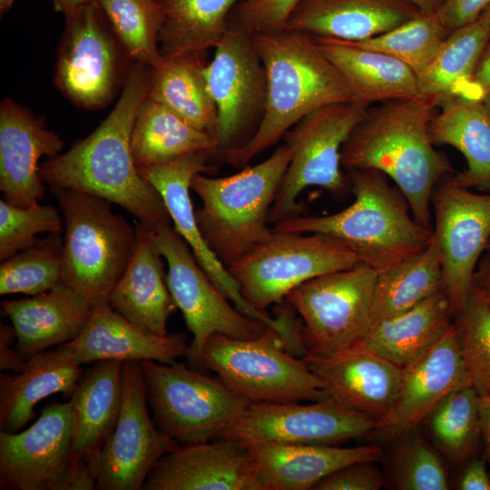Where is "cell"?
<instances>
[{"instance_id":"46","label":"cell","mask_w":490,"mask_h":490,"mask_svg":"<svg viewBox=\"0 0 490 490\" xmlns=\"http://www.w3.org/2000/svg\"><path fill=\"white\" fill-rule=\"evenodd\" d=\"M300 0H244L239 8V23L252 35L283 30Z\"/></svg>"},{"instance_id":"38","label":"cell","mask_w":490,"mask_h":490,"mask_svg":"<svg viewBox=\"0 0 490 490\" xmlns=\"http://www.w3.org/2000/svg\"><path fill=\"white\" fill-rule=\"evenodd\" d=\"M490 34L476 19L449 33L431 64L416 75L419 95L438 106L453 98H466L479 57Z\"/></svg>"},{"instance_id":"21","label":"cell","mask_w":490,"mask_h":490,"mask_svg":"<svg viewBox=\"0 0 490 490\" xmlns=\"http://www.w3.org/2000/svg\"><path fill=\"white\" fill-rule=\"evenodd\" d=\"M143 490H267L246 445L231 439L178 445L149 473Z\"/></svg>"},{"instance_id":"28","label":"cell","mask_w":490,"mask_h":490,"mask_svg":"<svg viewBox=\"0 0 490 490\" xmlns=\"http://www.w3.org/2000/svg\"><path fill=\"white\" fill-rule=\"evenodd\" d=\"M135 228L134 254L111 293L109 306L136 326L166 336L167 321L178 308L167 286L162 256L152 231L140 222Z\"/></svg>"},{"instance_id":"35","label":"cell","mask_w":490,"mask_h":490,"mask_svg":"<svg viewBox=\"0 0 490 490\" xmlns=\"http://www.w3.org/2000/svg\"><path fill=\"white\" fill-rule=\"evenodd\" d=\"M131 147L138 169L165 163L193 152H218L214 135L198 129L149 97L136 116Z\"/></svg>"},{"instance_id":"25","label":"cell","mask_w":490,"mask_h":490,"mask_svg":"<svg viewBox=\"0 0 490 490\" xmlns=\"http://www.w3.org/2000/svg\"><path fill=\"white\" fill-rule=\"evenodd\" d=\"M16 333L15 349L25 359L76 338L87 325L93 307L60 282L50 290L1 302Z\"/></svg>"},{"instance_id":"18","label":"cell","mask_w":490,"mask_h":490,"mask_svg":"<svg viewBox=\"0 0 490 490\" xmlns=\"http://www.w3.org/2000/svg\"><path fill=\"white\" fill-rule=\"evenodd\" d=\"M376 426L375 418L331 397L309 405L250 403L240 417L218 438L243 445L271 442L339 446L370 436Z\"/></svg>"},{"instance_id":"58","label":"cell","mask_w":490,"mask_h":490,"mask_svg":"<svg viewBox=\"0 0 490 490\" xmlns=\"http://www.w3.org/2000/svg\"><path fill=\"white\" fill-rule=\"evenodd\" d=\"M484 108L485 111L490 114V89L487 91V93L485 94L481 101Z\"/></svg>"},{"instance_id":"34","label":"cell","mask_w":490,"mask_h":490,"mask_svg":"<svg viewBox=\"0 0 490 490\" xmlns=\"http://www.w3.org/2000/svg\"><path fill=\"white\" fill-rule=\"evenodd\" d=\"M203 53L173 57L162 55L150 68L148 97L158 102L200 130L215 136L217 107L209 90ZM216 138V136H215Z\"/></svg>"},{"instance_id":"31","label":"cell","mask_w":490,"mask_h":490,"mask_svg":"<svg viewBox=\"0 0 490 490\" xmlns=\"http://www.w3.org/2000/svg\"><path fill=\"white\" fill-rule=\"evenodd\" d=\"M122 364L115 359L94 362L69 399L72 452L79 463L89 467L118 422L122 401Z\"/></svg>"},{"instance_id":"57","label":"cell","mask_w":490,"mask_h":490,"mask_svg":"<svg viewBox=\"0 0 490 490\" xmlns=\"http://www.w3.org/2000/svg\"><path fill=\"white\" fill-rule=\"evenodd\" d=\"M15 2V0H0L1 14L7 12L12 7Z\"/></svg>"},{"instance_id":"59","label":"cell","mask_w":490,"mask_h":490,"mask_svg":"<svg viewBox=\"0 0 490 490\" xmlns=\"http://www.w3.org/2000/svg\"><path fill=\"white\" fill-rule=\"evenodd\" d=\"M486 255H488L490 257V240L488 242V245H487V248H486Z\"/></svg>"},{"instance_id":"6","label":"cell","mask_w":490,"mask_h":490,"mask_svg":"<svg viewBox=\"0 0 490 490\" xmlns=\"http://www.w3.org/2000/svg\"><path fill=\"white\" fill-rule=\"evenodd\" d=\"M51 191L64 218L61 282L93 308L109 305L134 254L136 228L106 200L66 189Z\"/></svg>"},{"instance_id":"9","label":"cell","mask_w":490,"mask_h":490,"mask_svg":"<svg viewBox=\"0 0 490 490\" xmlns=\"http://www.w3.org/2000/svg\"><path fill=\"white\" fill-rule=\"evenodd\" d=\"M358 263L357 252L336 237L273 230L227 269L247 302L267 312L302 283Z\"/></svg>"},{"instance_id":"12","label":"cell","mask_w":490,"mask_h":490,"mask_svg":"<svg viewBox=\"0 0 490 490\" xmlns=\"http://www.w3.org/2000/svg\"><path fill=\"white\" fill-rule=\"evenodd\" d=\"M377 277L358 263L313 278L286 296L302 321L307 353L343 351L368 331Z\"/></svg>"},{"instance_id":"50","label":"cell","mask_w":490,"mask_h":490,"mask_svg":"<svg viewBox=\"0 0 490 490\" xmlns=\"http://www.w3.org/2000/svg\"><path fill=\"white\" fill-rule=\"evenodd\" d=\"M16 341V333L12 326L1 325L0 328V369L20 372L24 369L26 360L11 348V345Z\"/></svg>"},{"instance_id":"54","label":"cell","mask_w":490,"mask_h":490,"mask_svg":"<svg viewBox=\"0 0 490 490\" xmlns=\"http://www.w3.org/2000/svg\"><path fill=\"white\" fill-rule=\"evenodd\" d=\"M54 9L67 16L74 13L79 7L97 0H51Z\"/></svg>"},{"instance_id":"52","label":"cell","mask_w":490,"mask_h":490,"mask_svg":"<svg viewBox=\"0 0 490 490\" xmlns=\"http://www.w3.org/2000/svg\"><path fill=\"white\" fill-rule=\"evenodd\" d=\"M472 289L490 308V257L484 256L474 273Z\"/></svg>"},{"instance_id":"32","label":"cell","mask_w":490,"mask_h":490,"mask_svg":"<svg viewBox=\"0 0 490 490\" xmlns=\"http://www.w3.org/2000/svg\"><path fill=\"white\" fill-rule=\"evenodd\" d=\"M315 39L342 74L357 102L371 106L419 95L416 74L397 58L348 41Z\"/></svg>"},{"instance_id":"14","label":"cell","mask_w":490,"mask_h":490,"mask_svg":"<svg viewBox=\"0 0 490 490\" xmlns=\"http://www.w3.org/2000/svg\"><path fill=\"white\" fill-rule=\"evenodd\" d=\"M209 90L217 107L218 152L242 145L264 114L267 77L252 35L238 22L230 24L207 64Z\"/></svg>"},{"instance_id":"33","label":"cell","mask_w":490,"mask_h":490,"mask_svg":"<svg viewBox=\"0 0 490 490\" xmlns=\"http://www.w3.org/2000/svg\"><path fill=\"white\" fill-rule=\"evenodd\" d=\"M433 144L450 145L466 158L454 178L468 189L490 191V114L481 102L453 98L439 104L429 125Z\"/></svg>"},{"instance_id":"10","label":"cell","mask_w":490,"mask_h":490,"mask_svg":"<svg viewBox=\"0 0 490 490\" xmlns=\"http://www.w3.org/2000/svg\"><path fill=\"white\" fill-rule=\"evenodd\" d=\"M369 106L357 101L330 103L318 108L284 135L292 157L270 212V223L304 214L300 193L317 186L336 199L348 194L341 172V150Z\"/></svg>"},{"instance_id":"27","label":"cell","mask_w":490,"mask_h":490,"mask_svg":"<svg viewBox=\"0 0 490 490\" xmlns=\"http://www.w3.org/2000/svg\"><path fill=\"white\" fill-rule=\"evenodd\" d=\"M419 14L406 0H300L284 29L355 42L384 34Z\"/></svg>"},{"instance_id":"53","label":"cell","mask_w":490,"mask_h":490,"mask_svg":"<svg viewBox=\"0 0 490 490\" xmlns=\"http://www.w3.org/2000/svg\"><path fill=\"white\" fill-rule=\"evenodd\" d=\"M478 407L481 438L485 447V459L490 466V394L479 395Z\"/></svg>"},{"instance_id":"39","label":"cell","mask_w":490,"mask_h":490,"mask_svg":"<svg viewBox=\"0 0 490 490\" xmlns=\"http://www.w3.org/2000/svg\"><path fill=\"white\" fill-rule=\"evenodd\" d=\"M478 399L471 386L456 389L425 420L436 448L452 463L475 456L482 439Z\"/></svg>"},{"instance_id":"7","label":"cell","mask_w":490,"mask_h":490,"mask_svg":"<svg viewBox=\"0 0 490 490\" xmlns=\"http://www.w3.org/2000/svg\"><path fill=\"white\" fill-rule=\"evenodd\" d=\"M201 363L250 403L314 402L329 397L303 358L290 353L283 337L270 327L251 339L211 335L203 347Z\"/></svg>"},{"instance_id":"36","label":"cell","mask_w":490,"mask_h":490,"mask_svg":"<svg viewBox=\"0 0 490 490\" xmlns=\"http://www.w3.org/2000/svg\"><path fill=\"white\" fill-rule=\"evenodd\" d=\"M244 0H158L162 13L159 47L162 56L215 48L230 27L231 10Z\"/></svg>"},{"instance_id":"17","label":"cell","mask_w":490,"mask_h":490,"mask_svg":"<svg viewBox=\"0 0 490 490\" xmlns=\"http://www.w3.org/2000/svg\"><path fill=\"white\" fill-rule=\"evenodd\" d=\"M65 18L55 85L78 106L103 107L111 101L119 82L121 44L97 1L79 7Z\"/></svg>"},{"instance_id":"47","label":"cell","mask_w":490,"mask_h":490,"mask_svg":"<svg viewBox=\"0 0 490 490\" xmlns=\"http://www.w3.org/2000/svg\"><path fill=\"white\" fill-rule=\"evenodd\" d=\"M377 461H359L339 468L328 475L314 490H379L385 484L383 473Z\"/></svg>"},{"instance_id":"22","label":"cell","mask_w":490,"mask_h":490,"mask_svg":"<svg viewBox=\"0 0 490 490\" xmlns=\"http://www.w3.org/2000/svg\"><path fill=\"white\" fill-rule=\"evenodd\" d=\"M61 138L10 99L0 105V190L4 200L29 208L42 200L45 185L40 177L43 156L59 154Z\"/></svg>"},{"instance_id":"16","label":"cell","mask_w":490,"mask_h":490,"mask_svg":"<svg viewBox=\"0 0 490 490\" xmlns=\"http://www.w3.org/2000/svg\"><path fill=\"white\" fill-rule=\"evenodd\" d=\"M454 173L436 183L431 209L441 250L443 290L456 313L468 299L474 273L490 240V193L471 191L457 183Z\"/></svg>"},{"instance_id":"30","label":"cell","mask_w":490,"mask_h":490,"mask_svg":"<svg viewBox=\"0 0 490 490\" xmlns=\"http://www.w3.org/2000/svg\"><path fill=\"white\" fill-rule=\"evenodd\" d=\"M455 315L441 289L410 309L372 326L343 351L370 353L405 368L437 342L453 325Z\"/></svg>"},{"instance_id":"41","label":"cell","mask_w":490,"mask_h":490,"mask_svg":"<svg viewBox=\"0 0 490 490\" xmlns=\"http://www.w3.org/2000/svg\"><path fill=\"white\" fill-rule=\"evenodd\" d=\"M64 237L48 233L0 265V294L30 296L46 292L61 282Z\"/></svg>"},{"instance_id":"40","label":"cell","mask_w":490,"mask_h":490,"mask_svg":"<svg viewBox=\"0 0 490 490\" xmlns=\"http://www.w3.org/2000/svg\"><path fill=\"white\" fill-rule=\"evenodd\" d=\"M127 56L153 67L162 59L159 34L162 13L158 0H97Z\"/></svg>"},{"instance_id":"37","label":"cell","mask_w":490,"mask_h":490,"mask_svg":"<svg viewBox=\"0 0 490 490\" xmlns=\"http://www.w3.org/2000/svg\"><path fill=\"white\" fill-rule=\"evenodd\" d=\"M441 289V250L433 234L426 250L377 273L369 328L410 309Z\"/></svg>"},{"instance_id":"55","label":"cell","mask_w":490,"mask_h":490,"mask_svg":"<svg viewBox=\"0 0 490 490\" xmlns=\"http://www.w3.org/2000/svg\"><path fill=\"white\" fill-rule=\"evenodd\" d=\"M415 6L420 13L427 14L436 12L442 0H406Z\"/></svg>"},{"instance_id":"23","label":"cell","mask_w":490,"mask_h":490,"mask_svg":"<svg viewBox=\"0 0 490 490\" xmlns=\"http://www.w3.org/2000/svg\"><path fill=\"white\" fill-rule=\"evenodd\" d=\"M303 359L319 378L329 397L377 421L390 409L402 368L367 352L328 355L306 353Z\"/></svg>"},{"instance_id":"24","label":"cell","mask_w":490,"mask_h":490,"mask_svg":"<svg viewBox=\"0 0 490 490\" xmlns=\"http://www.w3.org/2000/svg\"><path fill=\"white\" fill-rule=\"evenodd\" d=\"M64 344L79 365L105 359L173 364L188 357L190 350L184 333L156 335L132 323L109 305L93 308L82 333Z\"/></svg>"},{"instance_id":"56","label":"cell","mask_w":490,"mask_h":490,"mask_svg":"<svg viewBox=\"0 0 490 490\" xmlns=\"http://www.w3.org/2000/svg\"><path fill=\"white\" fill-rule=\"evenodd\" d=\"M490 34V5L477 18Z\"/></svg>"},{"instance_id":"20","label":"cell","mask_w":490,"mask_h":490,"mask_svg":"<svg viewBox=\"0 0 490 490\" xmlns=\"http://www.w3.org/2000/svg\"><path fill=\"white\" fill-rule=\"evenodd\" d=\"M211 155V153L207 152H198L138 170L160 192L174 229L188 243L198 263L211 281L240 312L282 334L285 329L282 318L271 317L268 312L258 310L247 302L238 283L227 267L211 250L200 231L190 197L191 182L197 173L208 170L207 163Z\"/></svg>"},{"instance_id":"26","label":"cell","mask_w":490,"mask_h":490,"mask_svg":"<svg viewBox=\"0 0 490 490\" xmlns=\"http://www.w3.org/2000/svg\"><path fill=\"white\" fill-rule=\"evenodd\" d=\"M246 446L267 490L313 489L343 466L359 461H377L383 455L377 444L342 447L262 442Z\"/></svg>"},{"instance_id":"15","label":"cell","mask_w":490,"mask_h":490,"mask_svg":"<svg viewBox=\"0 0 490 490\" xmlns=\"http://www.w3.org/2000/svg\"><path fill=\"white\" fill-rule=\"evenodd\" d=\"M148 405L140 361H123L118 422L90 466L95 489H142L158 460L180 445L157 428Z\"/></svg>"},{"instance_id":"45","label":"cell","mask_w":490,"mask_h":490,"mask_svg":"<svg viewBox=\"0 0 490 490\" xmlns=\"http://www.w3.org/2000/svg\"><path fill=\"white\" fill-rule=\"evenodd\" d=\"M62 232L59 211L53 205L20 208L0 201V260L25 250L39 239L40 233Z\"/></svg>"},{"instance_id":"2","label":"cell","mask_w":490,"mask_h":490,"mask_svg":"<svg viewBox=\"0 0 490 490\" xmlns=\"http://www.w3.org/2000/svg\"><path fill=\"white\" fill-rule=\"evenodd\" d=\"M438 107L434 99L422 95L371 105L341 150L345 170L384 173L402 191L416 220L429 229L433 191L443 177L455 172L430 139L429 125Z\"/></svg>"},{"instance_id":"13","label":"cell","mask_w":490,"mask_h":490,"mask_svg":"<svg viewBox=\"0 0 490 490\" xmlns=\"http://www.w3.org/2000/svg\"><path fill=\"white\" fill-rule=\"evenodd\" d=\"M152 236L168 265L169 290L193 336L188 358L194 366L201 367V352L211 335L220 333L233 338L251 339L269 327L230 305L173 226L152 231Z\"/></svg>"},{"instance_id":"42","label":"cell","mask_w":490,"mask_h":490,"mask_svg":"<svg viewBox=\"0 0 490 490\" xmlns=\"http://www.w3.org/2000/svg\"><path fill=\"white\" fill-rule=\"evenodd\" d=\"M448 34L449 32L436 11L420 13L379 35L348 42L393 56L409 66L417 75L435 59Z\"/></svg>"},{"instance_id":"3","label":"cell","mask_w":490,"mask_h":490,"mask_svg":"<svg viewBox=\"0 0 490 490\" xmlns=\"http://www.w3.org/2000/svg\"><path fill=\"white\" fill-rule=\"evenodd\" d=\"M252 42L266 73V107L252 136L225 154V162L236 168L248 166L312 111L330 103L356 101L315 36L283 29L252 34Z\"/></svg>"},{"instance_id":"11","label":"cell","mask_w":490,"mask_h":490,"mask_svg":"<svg viewBox=\"0 0 490 490\" xmlns=\"http://www.w3.org/2000/svg\"><path fill=\"white\" fill-rule=\"evenodd\" d=\"M96 481L72 452L70 401L45 406L38 419L15 433L0 431L2 490H93Z\"/></svg>"},{"instance_id":"48","label":"cell","mask_w":490,"mask_h":490,"mask_svg":"<svg viewBox=\"0 0 490 490\" xmlns=\"http://www.w3.org/2000/svg\"><path fill=\"white\" fill-rule=\"evenodd\" d=\"M490 5V0H442L436 12L450 33L475 22Z\"/></svg>"},{"instance_id":"49","label":"cell","mask_w":490,"mask_h":490,"mask_svg":"<svg viewBox=\"0 0 490 490\" xmlns=\"http://www.w3.org/2000/svg\"><path fill=\"white\" fill-rule=\"evenodd\" d=\"M456 487L459 490H490V475L485 460L475 456L467 460Z\"/></svg>"},{"instance_id":"5","label":"cell","mask_w":490,"mask_h":490,"mask_svg":"<svg viewBox=\"0 0 490 490\" xmlns=\"http://www.w3.org/2000/svg\"><path fill=\"white\" fill-rule=\"evenodd\" d=\"M292 157L287 143L266 160L235 174L210 177L197 173L191 189L201 201L195 210L200 231L226 267L272 233L270 212Z\"/></svg>"},{"instance_id":"19","label":"cell","mask_w":490,"mask_h":490,"mask_svg":"<svg viewBox=\"0 0 490 490\" xmlns=\"http://www.w3.org/2000/svg\"><path fill=\"white\" fill-rule=\"evenodd\" d=\"M466 386L471 385L453 323L427 351L402 368L395 400L370 436L397 441L425 422L448 394Z\"/></svg>"},{"instance_id":"29","label":"cell","mask_w":490,"mask_h":490,"mask_svg":"<svg viewBox=\"0 0 490 490\" xmlns=\"http://www.w3.org/2000/svg\"><path fill=\"white\" fill-rule=\"evenodd\" d=\"M83 368L65 344L26 360L20 372L0 376V431L15 433L34 417L35 406L45 397L62 393L71 397Z\"/></svg>"},{"instance_id":"43","label":"cell","mask_w":490,"mask_h":490,"mask_svg":"<svg viewBox=\"0 0 490 490\" xmlns=\"http://www.w3.org/2000/svg\"><path fill=\"white\" fill-rule=\"evenodd\" d=\"M454 325L471 387L480 396L490 394V308L473 289Z\"/></svg>"},{"instance_id":"1","label":"cell","mask_w":490,"mask_h":490,"mask_svg":"<svg viewBox=\"0 0 490 490\" xmlns=\"http://www.w3.org/2000/svg\"><path fill=\"white\" fill-rule=\"evenodd\" d=\"M138 64L127 74L121 96L103 122L67 152L40 164L51 189H66L115 203L151 231L172 225L160 192L140 173L131 147L133 124L148 97L150 74Z\"/></svg>"},{"instance_id":"51","label":"cell","mask_w":490,"mask_h":490,"mask_svg":"<svg viewBox=\"0 0 490 490\" xmlns=\"http://www.w3.org/2000/svg\"><path fill=\"white\" fill-rule=\"evenodd\" d=\"M490 89V39L485 44L476 65L465 99L481 102Z\"/></svg>"},{"instance_id":"8","label":"cell","mask_w":490,"mask_h":490,"mask_svg":"<svg viewBox=\"0 0 490 490\" xmlns=\"http://www.w3.org/2000/svg\"><path fill=\"white\" fill-rule=\"evenodd\" d=\"M153 422L180 445L217 439L250 402L220 379L177 362L140 361Z\"/></svg>"},{"instance_id":"4","label":"cell","mask_w":490,"mask_h":490,"mask_svg":"<svg viewBox=\"0 0 490 490\" xmlns=\"http://www.w3.org/2000/svg\"><path fill=\"white\" fill-rule=\"evenodd\" d=\"M353 202L327 215L301 214L273 223L279 232L323 233L349 245L360 263L377 273L426 250L433 229L414 217L402 191L384 173L370 169L348 172Z\"/></svg>"},{"instance_id":"44","label":"cell","mask_w":490,"mask_h":490,"mask_svg":"<svg viewBox=\"0 0 490 490\" xmlns=\"http://www.w3.org/2000/svg\"><path fill=\"white\" fill-rule=\"evenodd\" d=\"M393 481L399 490H447L448 475L438 450L413 432L399 438Z\"/></svg>"}]
</instances>
